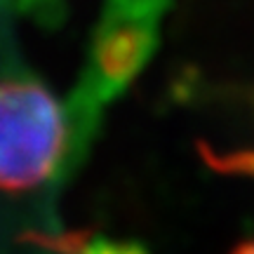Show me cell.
<instances>
[{
	"instance_id": "1",
	"label": "cell",
	"mask_w": 254,
	"mask_h": 254,
	"mask_svg": "<svg viewBox=\"0 0 254 254\" xmlns=\"http://www.w3.org/2000/svg\"><path fill=\"white\" fill-rule=\"evenodd\" d=\"M66 111L45 85L0 78V190H33L62 167Z\"/></svg>"
},
{
	"instance_id": "2",
	"label": "cell",
	"mask_w": 254,
	"mask_h": 254,
	"mask_svg": "<svg viewBox=\"0 0 254 254\" xmlns=\"http://www.w3.org/2000/svg\"><path fill=\"white\" fill-rule=\"evenodd\" d=\"M146 45L148 36L136 24H118L109 28L94 52L97 75L113 87H120L141 66Z\"/></svg>"
},
{
	"instance_id": "4",
	"label": "cell",
	"mask_w": 254,
	"mask_h": 254,
	"mask_svg": "<svg viewBox=\"0 0 254 254\" xmlns=\"http://www.w3.org/2000/svg\"><path fill=\"white\" fill-rule=\"evenodd\" d=\"M233 254H254V243H245V245H240Z\"/></svg>"
},
{
	"instance_id": "3",
	"label": "cell",
	"mask_w": 254,
	"mask_h": 254,
	"mask_svg": "<svg viewBox=\"0 0 254 254\" xmlns=\"http://www.w3.org/2000/svg\"><path fill=\"white\" fill-rule=\"evenodd\" d=\"M47 243L62 254H146L141 245L113 243V240H87L85 233H68L59 240H47Z\"/></svg>"
}]
</instances>
